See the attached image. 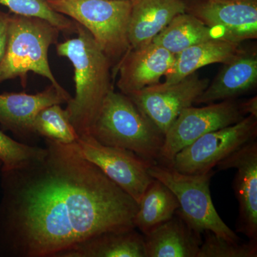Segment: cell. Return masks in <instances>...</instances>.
Returning a JSON list of instances; mask_svg holds the SVG:
<instances>
[{
    "label": "cell",
    "mask_w": 257,
    "mask_h": 257,
    "mask_svg": "<svg viewBox=\"0 0 257 257\" xmlns=\"http://www.w3.org/2000/svg\"><path fill=\"white\" fill-rule=\"evenodd\" d=\"M0 257H56L94 235L134 229L138 203L72 145L0 175Z\"/></svg>",
    "instance_id": "1"
},
{
    "label": "cell",
    "mask_w": 257,
    "mask_h": 257,
    "mask_svg": "<svg viewBox=\"0 0 257 257\" xmlns=\"http://www.w3.org/2000/svg\"><path fill=\"white\" fill-rule=\"evenodd\" d=\"M77 25V37L56 44V50L73 66L75 95L65 110L76 133L82 137L90 135L104 99L114 89L113 64L91 34Z\"/></svg>",
    "instance_id": "2"
},
{
    "label": "cell",
    "mask_w": 257,
    "mask_h": 257,
    "mask_svg": "<svg viewBox=\"0 0 257 257\" xmlns=\"http://www.w3.org/2000/svg\"><path fill=\"white\" fill-rule=\"evenodd\" d=\"M90 135L102 145L130 150L155 164L165 141V135L133 100L114 89L104 99Z\"/></svg>",
    "instance_id": "3"
},
{
    "label": "cell",
    "mask_w": 257,
    "mask_h": 257,
    "mask_svg": "<svg viewBox=\"0 0 257 257\" xmlns=\"http://www.w3.org/2000/svg\"><path fill=\"white\" fill-rule=\"evenodd\" d=\"M60 31L47 20L12 14L4 57L0 62V84L20 78L26 87L29 72L45 77L64 89L52 73L48 60L52 45L58 43Z\"/></svg>",
    "instance_id": "4"
},
{
    "label": "cell",
    "mask_w": 257,
    "mask_h": 257,
    "mask_svg": "<svg viewBox=\"0 0 257 257\" xmlns=\"http://www.w3.org/2000/svg\"><path fill=\"white\" fill-rule=\"evenodd\" d=\"M55 11L70 18L91 34L114 70L130 49V0H47Z\"/></svg>",
    "instance_id": "5"
},
{
    "label": "cell",
    "mask_w": 257,
    "mask_h": 257,
    "mask_svg": "<svg viewBox=\"0 0 257 257\" xmlns=\"http://www.w3.org/2000/svg\"><path fill=\"white\" fill-rule=\"evenodd\" d=\"M149 173L174 193L179 204L176 214L193 229L202 234L209 231L228 241L239 242V236L221 219L211 200L209 187L214 170L187 175L157 163L150 167Z\"/></svg>",
    "instance_id": "6"
},
{
    "label": "cell",
    "mask_w": 257,
    "mask_h": 257,
    "mask_svg": "<svg viewBox=\"0 0 257 257\" xmlns=\"http://www.w3.org/2000/svg\"><path fill=\"white\" fill-rule=\"evenodd\" d=\"M256 137L257 117L248 115L236 124L203 135L178 152L167 166L187 175L205 173Z\"/></svg>",
    "instance_id": "7"
},
{
    "label": "cell",
    "mask_w": 257,
    "mask_h": 257,
    "mask_svg": "<svg viewBox=\"0 0 257 257\" xmlns=\"http://www.w3.org/2000/svg\"><path fill=\"white\" fill-rule=\"evenodd\" d=\"M71 145L79 155L100 169L139 204L154 179L149 173V169L155 163L130 150L102 145L91 135L79 137Z\"/></svg>",
    "instance_id": "8"
},
{
    "label": "cell",
    "mask_w": 257,
    "mask_h": 257,
    "mask_svg": "<svg viewBox=\"0 0 257 257\" xmlns=\"http://www.w3.org/2000/svg\"><path fill=\"white\" fill-rule=\"evenodd\" d=\"M244 116L234 99L185 108L165 134L160 152L162 165H170L178 152L205 134L236 124Z\"/></svg>",
    "instance_id": "9"
},
{
    "label": "cell",
    "mask_w": 257,
    "mask_h": 257,
    "mask_svg": "<svg viewBox=\"0 0 257 257\" xmlns=\"http://www.w3.org/2000/svg\"><path fill=\"white\" fill-rule=\"evenodd\" d=\"M209 83L194 72L178 82L157 83L128 96L165 135L181 111L192 106Z\"/></svg>",
    "instance_id": "10"
},
{
    "label": "cell",
    "mask_w": 257,
    "mask_h": 257,
    "mask_svg": "<svg viewBox=\"0 0 257 257\" xmlns=\"http://www.w3.org/2000/svg\"><path fill=\"white\" fill-rule=\"evenodd\" d=\"M218 170L236 169L233 189L239 202L236 229L257 241V142H250L216 166Z\"/></svg>",
    "instance_id": "11"
},
{
    "label": "cell",
    "mask_w": 257,
    "mask_h": 257,
    "mask_svg": "<svg viewBox=\"0 0 257 257\" xmlns=\"http://www.w3.org/2000/svg\"><path fill=\"white\" fill-rule=\"evenodd\" d=\"M187 13L210 28L223 29L230 41L256 39L257 0H195Z\"/></svg>",
    "instance_id": "12"
},
{
    "label": "cell",
    "mask_w": 257,
    "mask_h": 257,
    "mask_svg": "<svg viewBox=\"0 0 257 257\" xmlns=\"http://www.w3.org/2000/svg\"><path fill=\"white\" fill-rule=\"evenodd\" d=\"M175 61V55L154 42L130 48L115 68L119 73L116 86L120 92L128 96L160 83Z\"/></svg>",
    "instance_id": "13"
},
{
    "label": "cell",
    "mask_w": 257,
    "mask_h": 257,
    "mask_svg": "<svg viewBox=\"0 0 257 257\" xmlns=\"http://www.w3.org/2000/svg\"><path fill=\"white\" fill-rule=\"evenodd\" d=\"M72 98L65 89L50 84L42 92L0 94V125L3 130L11 132L22 139L34 136L32 124L42 109L53 104L68 102Z\"/></svg>",
    "instance_id": "14"
},
{
    "label": "cell",
    "mask_w": 257,
    "mask_h": 257,
    "mask_svg": "<svg viewBox=\"0 0 257 257\" xmlns=\"http://www.w3.org/2000/svg\"><path fill=\"white\" fill-rule=\"evenodd\" d=\"M130 1L128 40L133 49L152 43L177 15L187 12V3L182 0Z\"/></svg>",
    "instance_id": "15"
},
{
    "label": "cell",
    "mask_w": 257,
    "mask_h": 257,
    "mask_svg": "<svg viewBox=\"0 0 257 257\" xmlns=\"http://www.w3.org/2000/svg\"><path fill=\"white\" fill-rule=\"evenodd\" d=\"M224 67L194 104H209L234 99L251 90L257 84L256 52L242 50Z\"/></svg>",
    "instance_id": "16"
},
{
    "label": "cell",
    "mask_w": 257,
    "mask_h": 257,
    "mask_svg": "<svg viewBox=\"0 0 257 257\" xmlns=\"http://www.w3.org/2000/svg\"><path fill=\"white\" fill-rule=\"evenodd\" d=\"M145 257H197L202 234L175 214L144 234Z\"/></svg>",
    "instance_id": "17"
},
{
    "label": "cell",
    "mask_w": 257,
    "mask_h": 257,
    "mask_svg": "<svg viewBox=\"0 0 257 257\" xmlns=\"http://www.w3.org/2000/svg\"><path fill=\"white\" fill-rule=\"evenodd\" d=\"M56 257H145L144 235L135 228L106 231L79 241Z\"/></svg>",
    "instance_id": "18"
},
{
    "label": "cell",
    "mask_w": 257,
    "mask_h": 257,
    "mask_svg": "<svg viewBox=\"0 0 257 257\" xmlns=\"http://www.w3.org/2000/svg\"><path fill=\"white\" fill-rule=\"evenodd\" d=\"M242 50L239 43L220 39L189 47L175 55V63L166 74L165 83L178 82L205 66L228 63Z\"/></svg>",
    "instance_id": "19"
},
{
    "label": "cell",
    "mask_w": 257,
    "mask_h": 257,
    "mask_svg": "<svg viewBox=\"0 0 257 257\" xmlns=\"http://www.w3.org/2000/svg\"><path fill=\"white\" fill-rule=\"evenodd\" d=\"M219 39L229 40L223 29L210 28L186 12L177 15L152 42L177 55L201 42Z\"/></svg>",
    "instance_id": "20"
},
{
    "label": "cell",
    "mask_w": 257,
    "mask_h": 257,
    "mask_svg": "<svg viewBox=\"0 0 257 257\" xmlns=\"http://www.w3.org/2000/svg\"><path fill=\"white\" fill-rule=\"evenodd\" d=\"M179 204L165 184L154 179L144 193L133 219L135 229L145 234L173 217Z\"/></svg>",
    "instance_id": "21"
},
{
    "label": "cell",
    "mask_w": 257,
    "mask_h": 257,
    "mask_svg": "<svg viewBox=\"0 0 257 257\" xmlns=\"http://www.w3.org/2000/svg\"><path fill=\"white\" fill-rule=\"evenodd\" d=\"M32 132L35 136L65 145L75 143L79 138L67 111L60 104H53L42 109L34 120Z\"/></svg>",
    "instance_id": "22"
},
{
    "label": "cell",
    "mask_w": 257,
    "mask_h": 257,
    "mask_svg": "<svg viewBox=\"0 0 257 257\" xmlns=\"http://www.w3.org/2000/svg\"><path fill=\"white\" fill-rule=\"evenodd\" d=\"M0 5L12 14L44 19L64 33L77 32V23L55 11L47 0H0Z\"/></svg>",
    "instance_id": "23"
},
{
    "label": "cell",
    "mask_w": 257,
    "mask_h": 257,
    "mask_svg": "<svg viewBox=\"0 0 257 257\" xmlns=\"http://www.w3.org/2000/svg\"><path fill=\"white\" fill-rule=\"evenodd\" d=\"M197 257H256L257 241L247 243L233 242L205 231Z\"/></svg>",
    "instance_id": "24"
},
{
    "label": "cell",
    "mask_w": 257,
    "mask_h": 257,
    "mask_svg": "<svg viewBox=\"0 0 257 257\" xmlns=\"http://www.w3.org/2000/svg\"><path fill=\"white\" fill-rule=\"evenodd\" d=\"M45 152V148L31 146L16 141L0 130V160L3 170H10L23 165Z\"/></svg>",
    "instance_id": "25"
},
{
    "label": "cell",
    "mask_w": 257,
    "mask_h": 257,
    "mask_svg": "<svg viewBox=\"0 0 257 257\" xmlns=\"http://www.w3.org/2000/svg\"><path fill=\"white\" fill-rule=\"evenodd\" d=\"M11 13L0 10V62L4 57L8 42V29Z\"/></svg>",
    "instance_id": "26"
},
{
    "label": "cell",
    "mask_w": 257,
    "mask_h": 257,
    "mask_svg": "<svg viewBox=\"0 0 257 257\" xmlns=\"http://www.w3.org/2000/svg\"><path fill=\"white\" fill-rule=\"evenodd\" d=\"M239 107L243 114L252 115L257 117L256 96L239 103Z\"/></svg>",
    "instance_id": "27"
},
{
    "label": "cell",
    "mask_w": 257,
    "mask_h": 257,
    "mask_svg": "<svg viewBox=\"0 0 257 257\" xmlns=\"http://www.w3.org/2000/svg\"><path fill=\"white\" fill-rule=\"evenodd\" d=\"M3 162H2V161L0 160V175H1L2 170H3Z\"/></svg>",
    "instance_id": "28"
},
{
    "label": "cell",
    "mask_w": 257,
    "mask_h": 257,
    "mask_svg": "<svg viewBox=\"0 0 257 257\" xmlns=\"http://www.w3.org/2000/svg\"><path fill=\"white\" fill-rule=\"evenodd\" d=\"M182 1H184V2H187V1L192 2V1H195V0H182Z\"/></svg>",
    "instance_id": "29"
}]
</instances>
